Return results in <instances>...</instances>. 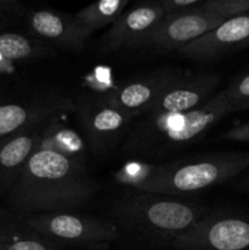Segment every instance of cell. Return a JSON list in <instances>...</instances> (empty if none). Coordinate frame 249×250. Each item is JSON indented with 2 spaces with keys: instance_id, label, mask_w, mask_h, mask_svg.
<instances>
[{
  "instance_id": "cell-1",
  "label": "cell",
  "mask_w": 249,
  "mask_h": 250,
  "mask_svg": "<svg viewBox=\"0 0 249 250\" xmlns=\"http://www.w3.org/2000/svg\"><path fill=\"white\" fill-rule=\"evenodd\" d=\"M95 190L85 161L38 146L7 192V204L19 215L67 211L85 204Z\"/></svg>"
},
{
  "instance_id": "cell-2",
  "label": "cell",
  "mask_w": 249,
  "mask_h": 250,
  "mask_svg": "<svg viewBox=\"0 0 249 250\" xmlns=\"http://www.w3.org/2000/svg\"><path fill=\"white\" fill-rule=\"evenodd\" d=\"M249 170V153L220 151L161 164L134 163L119 171L116 178L134 190L182 197L221 185Z\"/></svg>"
},
{
  "instance_id": "cell-3",
  "label": "cell",
  "mask_w": 249,
  "mask_h": 250,
  "mask_svg": "<svg viewBox=\"0 0 249 250\" xmlns=\"http://www.w3.org/2000/svg\"><path fill=\"white\" fill-rule=\"evenodd\" d=\"M224 92L205 104L180 114L142 116L122 146V153L134 156H163L192 146L219 121L232 114Z\"/></svg>"
},
{
  "instance_id": "cell-4",
  "label": "cell",
  "mask_w": 249,
  "mask_h": 250,
  "mask_svg": "<svg viewBox=\"0 0 249 250\" xmlns=\"http://www.w3.org/2000/svg\"><path fill=\"white\" fill-rule=\"evenodd\" d=\"M111 221L160 247L171 243L207 216V208L181 197L131 190L112 203Z\"/></svg>"
},
{
  "instance_id": "cell-5",
  "label": "cell",
  "mask_w": 249,
  "mask_h": 250,
  "mask_svg": "<svg viewBox=\"0 0 249 250\" xmlns=\"http://www.w3.org/2000/svg\"><path fill=\"white\" fill-rule=\"evenodd\" d=\"M19 216L27 226L65 248H97L116 241L121 234L114 221L90 215L53 211Z\"/></svg>"
},
{
  "instance_id": "cell-6",
  "label": "cell",
  "mask_w": 249,
  "mask_h": 250,
  "mask_svg": "<svg viewBox=\"0 0 249 250\" xmlns=\"http://www.w3.org/2000/svg\"><path fill=\"white\" fill-rule=\"evenodd\" d=\"M171 250H249V215L214 211L178 236Z\"/></svg>"
},
{
  "instance_id": "cell-7",
  "label": "cell",
  "mask_w": 249,
  "mask_h": 250,
  "mask_svg": "<svg viewBox=\"0 0 249 250\" xmlns=\"http://www.w3.org/2000/svg\"><path fill=\"white\" fill-rule=\"evenodd\" d=\"M78 119L88 148L97 155H104L116 146L136 116L99 99L82 103L78 107Z\"/></svg>"
},
{
  "instance_id": "cell-8",
  "label": "cell",
  "mask_w": 249,
  "mask_h": 250,
  "mask_svg": "<svg viewBox=\"0 0 249 250\" xmlns=\"http://www.w3.org/2000/svg\"><path fill=\"white\" fill-rule=\"evenodd\" d=\"M224 21L225 19L203 7L186 14L164 17L149 34L143 46L163 51L178 50L216 28Z\"/></svg>"
},
{
  "instance_id": "cell-9",
  "label": "cell",
  "mask_w": 249,
  "mask_h": 250,
  "mask_svg": "<svg viewBox=\"0 0 249 250\" xmlns=\"http://www.w3.org/2000/svg\"><path fill=\"white\" fill-rule=\"evenodd\" d=\"M163 19L164 11L159 0L141 1L131 9H126L103 37L100 51L107 53L143 46L149 34Z\"/></svg>"
},
{
  "instance_id": "cell-10",
  "label": "cell",
  "mask_w": 249,
  "mask_h": 250,
  "mask_svg": "<svg viewBox=\"0 0 249 250\" xmlns=\"http://www.w3.org/2000/svg\"><path fill=\"white\" fill-rule=\"evenodd\" d=\"M182 76L175 68L158 70L114 88L103 99L121 111L141 117L149 111L161 93Z\"/></svg>"
},
{
  "instance_id": "cell-11",
  "label": "cell",
  "mask_w": 249,
  "mask_h": 250,
  "mask_svg": "<svg viewBox=\"0 0 249 250\" xmlns=\"http://www.w3.org/2000/svg\"><path fill=\"white\" fill-rule=\"evenodd\" d=\"M219 84L220 76L216 73H200L190 77L183 75L161 93L145 115L180 114L197 109L214 95Z\"/></svg>"
},
{
  "instance_id": "cell-12",
  "label": "cell",
  "mask_w": 249,
  "mask_h": 250,
  "mask_svg": "<svg viewBox=\"0 0 249 250\" xmlns=\"http://www.w3.org/2000/svg\"><path fill=\"white\" fill-rule=\"evenodd\" d=\"M249 46V15L227 19L192 43L177 50L192 60H215Z\"/></svg>"
},
{
  "instance_id": "cell-13",
  "label": "cell",
  "mask_w": 249,
  "mask_h": 250,
  "mask_svg": "<svg viewBox=\"0 0 249 250\" xmlns=\"http://www.w3.org/2000/svg\"><path fill=\"white\" fill-rule=\"evenodd\" d=\"M27 21L37 39H41L46 44H53L62 50H82L90 37V34L77 23L72 15L50 10H37L29 14Z\"/></svg>"
},
{
  "instance_id": "cell-14",
  "label": "cell",
  "mask_w": 249,
  "mask_h": 250,
  "mask_svg": "<svg viewBox=\"0 0 249 250\" xmlns=\"http://www.w3.org/2000/svg\"><path fill=\"white\" fill-rule=\"evenodd\" d=\"M68 109L71 103L60 97L41 98L29 104L0 105V139L45 124Z\"/></svg>"
},
{
  "instance_id": "cell-15",
  "label": "cell",
  "mask_w": 249,
  "mask_h": 250,
  "mask_svg": "<svg viewBox=\"0 0 249 250\" xmlns=\"http://www.w3.org/2000/svg\"><path fill=\"white\" fill-rule=\"evenodd\" d=\"M48 122L0 139V192L7 193L16 182L29 156L38 148Z\"/></svg>"
},
{
  "instance_id": "cell-16",
  "label": "cell",
  "mask_w": 249,
  "mask_h": 250,
  "mask_svg": "<svg viewBox=\"0 0 249 250\" xmlns=\"http://www.w3.org/2000/svg\"><path fill=\"white\" fill-rule=\"evenodd\" d=\"M65 247L27 226L15 212L0 209V250H63Z\"/></svg>"
},
{
  "instance_id": "cell-17",
  "label": "cell",
  "mask_w": 249,
  "mask_h": 250,
  "mask_svg": "<svg viewBox=\"0 0 249 250\" xmlns=\"http://www.w3.org/2000/svg\"><path fill=\"white\" fill-rule=\"evenodd\" d=\"M55 51L49 44L36 37L20 33H0V72L15 63L53 56Z\"/></svg>"
},
{
  "instance_id": "cell-18",
  "label": "cell",
  "mask_w": 249,
  "mask_h": 250,
  "mask_svg": "<svg viewBox=\"0 0 249 250\" xmlns=\"http://www.w3.org/2000/svg\"><path fill=\"white\" fill-rule=\"evenodd\" d=\"M38 146L51 149L66 155L85 161V144L76 132L63 126L58 121V117L50 120L44 127L41 143Z\"/></svg>"
},
{
  "instance_id": "cell-19",
  "label": "cell",
  "mask_w": 249,
  "mask_h": 250,
  "mask_svg": "<svg viewBox=\"0 0 249 250\" xmlns=\"http://www.w3.org/2000/svg\"><path fill=\"white\" fill-rule=\"evenodd\" d=\"M129 5V0H102L77 12L75 20L92 36L94 31L107 24H114Z\"/></svg>"
},
{
  "instance_id": "cell-20",
  "label": "cell",
  "mask_w": 249,
  "mask_h": 250,
  "mask_svg": "<svg viewBox=\"0 0 249 250\" xmlns=\"http://www.w3.org/2000/svg\"><path fill=\"white\" fill-rule=\"evenodd\" d=\"M222 92L233 112L249 109V71L232 81Z\"/></svg>"
},
{
  "instance_id": "cell-21",
  "label": "cell",
  "mask_w": 249,
  "mask_h": 250,
  "mask_svg": "<svg viewBox=\"0 0 249 250\" xmlns=\"http://www.w3.org/2000/svg\"><path fill=\"white\" fill-rule=\"evenodd\" d=\"M203 9L227 20L249 15V0H207Z\"/></svg>"
},
{
  "instance_id": "cell-22",
  "label": "cell",
  "mask_w": 249,
  "mask_h": 250,
  "mask_svg": "<svg viewBox=\"0 0 249 250\" xmlns=\"http://www.w3.org/2000/svg\"><path fill=\"white\" fill-rule=\"evenodd\" d=\"M205 1L207 0H159L164 11V17L176 16L193 10L202 9Z\"/></svg>"
},
{
  "instance_id": "cell-23",
  "label": "cell",
  "mask_w": 249,
  "mask_h": 250,
  "mask_svg": "<svg viewBox=\"0 0 249 250\" xmlns=\"http://www.w3.org/2000/svg\"><path fill=\"white\" fill-rule=\"evenodd\" d=\"M222 141L249 142V121L236 125L221 136Z\"/></svg>"
},
{
  "instance_id": "cell-24",
  "label": "cell",
  "mask_w": 249,
  "mask_h": 250,
  "mask_svg": "<svg viewBox=\"0 0 249 250\" xmlns=\"http://www.w3.org/2000/svg\"><path fill=\"white\" fill-rule=\"evenodd\" d=\"M23 11V7L15 0H0V21L15 16Z\"/></svg>"
},
{
  "instance_id": "cell-25",
  "label": "cell",
  "mask_w": 249,
  "mask_h": 250,
  "mask_svg": "<svg viewBox=\"0 0 249 250\" xmlns=\"http://www.w3.org/2000/svg\"><path fill=\"white\" fill-rule=\"evenodd\" d=\"M236 187L238 188V189L244 190V192H249V173L243 176V177L236 183Z\"/></svg>"
}]
</instances>
